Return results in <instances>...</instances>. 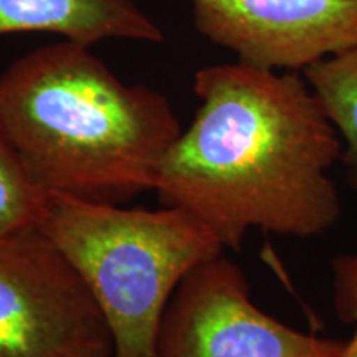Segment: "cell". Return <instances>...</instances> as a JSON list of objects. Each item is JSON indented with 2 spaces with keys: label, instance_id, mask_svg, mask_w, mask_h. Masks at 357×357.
I'll return each mask as SVG.
<instances>
[{
  "label": "cell",
  "instance_id": "obj_1",
  "mask_svg": "<svg viewBox=\"0 0 357 357\" xmlns=\"http://www.w3.org/2000/svg\"><path fill=\"white\" fill-rule=\"evenodd\" d=\"M194 91L197 114L159 172L162 205L197 217L225 248L252 229L307 238L334 227L341 141L306 78L236 61L200 68Z\"/></svg>",
  "mask_w": 357,
  "mask_h": 357
},
{
  "label": "cell",
  "instance_id": "obj_2",
  "mask_svg": "<svg viewBox=\"0 0 357 357\" xmlns=\"http://www.w3.org/2000/svg\"><path fill=\"white\" fill-rule=\"evenodd\" d=\"M0 129L47 194L116 205L155 190L182 132L162 93L121 82L89 45L71 40L3 70Z\"/></svg>",
  "mask_w": 357,
  "mask_h": 357
},
{
  "label": "cell",
  "instance_id": "obj_3",
  "mask_svg": "<svg viewBox=\"0 0 357 357\" xmlns=\"http://www.w3.org/2000/svg\"><path fill=\"white\" fill-rule=\"evenodd\" d=\"M40 230L68 258L105 316L113 357H158L164 312L194 268L223 253L192 213L50 194Z\"/></svg>",
  "mask_w": 357,
  "mask_h": 357
},
{
  "label": "cell",
  "instance_id": "obj_4",
  "mask_svg": "<svg viewBox=\"0 0 357 357\" xmlns=\"http://www.w3.org/2000/svg\"><path fill=\"white\" fill-rule=\"evenodd\" d=\"M0 357H113L100 306L40 227L0 235Z\"/></svg>",
  "mask_w": 357,
  "mask_h": 357
},
{
  "label": "cell",
  "instance_id": "obj_5",
  "mask_svg": "<svg viewBox=\"0 0 357 357\" xmlns=\"http://www.w3.org/2000/svg\"><path fill=\"white\" fill-rule=\"evenodd\" d=\"M344 342L268 316L252 301L240 266L222 253L194 268L172 294L158 357H341Z\"/></svg>",
  "mask_w": 357,
  "mask_h": 357
},
{
  "label": "cell",
  "instance_id": "obj_6",
  "mask_svg": "<svg viewBox=\"0 0 357 357\" xmlns=\"http://www.w3.org/2000/svg\"><path fill=\"white\" fill-rule=\"evenodd\" d=\"M195 29L242 63L305 71L357 48V0H189Z\"/></svg>",
  "mask_w": 357,
  "mask_h": 357
},
{
  "label": "cell",
  "instance_id": "obj_7",
  "mask_svg": "<svg viewBox=\"0 0 357 357\" xmlns=\"http://www.w3.org/2000/svg\"><path fill=\"white\" fill-rule=\"evenodd\" d=\"M50 33L93 47L106 40L162 42L134 0H0V35Z\"/></svg>",
  "mask_w": 357,
  "mask_h": 357
},
{
  "label": "cell",
  "instance_id": "obj_8",
  "mask_svg": "<svg viewBox=\"0 0 357 357\" xmlns=\"http://www.w3.org/2000/svg\"><path fill=\"white\" fill-rule=\"evenodd\" d=\"M303 75L336 129L339 160L357 190V48L316 61Z\"/></svg>",
  "mask_w": 357,
  "mask_h": 357
},
{
  "label": "cell",
  "instance_id": "obj_9",
  "mask_svg": "<svg viewBox=\"0 0 357 357\" xmlns=\"http://www.w3.org/2000/svg\"><path fill=\"white\" fill-rule=\"evenodd\" d=\"M48 197L26 174L0 129V235L40 227Z\"/></svg>",
  "mask_w": 357,
  "mask_h": 357
},
{
  "label": "cell",
  "instance_id": "obj_10",
  "mask_svg": "<svg viewBox=\"0 0 357 357\" xmlns=\"http://www.w3.org/2000/svg\"><path fill=\"white\" fill-rule=\"evenodd\" d=\"M333 289L339 319L354 326V334L344 342L341 357H357V252L339 255L334 260Z\"/></svg>",
  "mask_w": 357,
  "mask_h": 357
}]
</instances>
